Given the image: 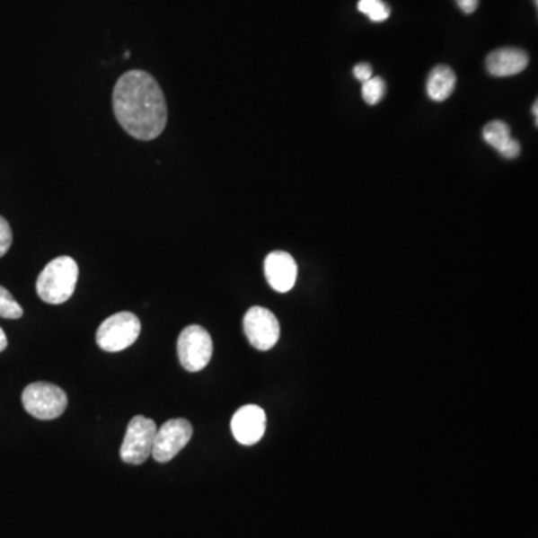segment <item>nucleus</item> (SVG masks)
<instances>
[{"label":"nucleus","mask_w":538,"mask_h":538,"mask_svg":"<svg viewBox=\"0 0 538 538\" xmlns=\"http://www.w3.org/2000/svg\"><path fill=\"white\" fill-rule=\"evenodd\" d=\"M112 108L121 128L141 141L161 137L168 123V107L161 85L150 74L138 69L119 78Z\"/></svg>","instance_id":"f257e3e1"},{"label":"nucleus","mask_w":538,"mask_h":538,"mask_svg":"<svg viewBox=\"0 0 538 538\" xmlns=\"http://www.w3.org/2000/svg\"><path fill=\"white\" fill-rule=\"evenodd\" d=\"M76 281L78 265L75 260L69 256H60L42 269L36 281V292L44 303L58 305L74 295Z\"/></svg>","instance_id":"f03ea898"},{"label":"nucleus","mask_w":538,"mask_h":538,"mask_svg":"<svg viewBox=\"0 0 538 538\" xmlns=\"http://www.w3.org/2000/svg\"><path fill=\"white\" fill-rule=\"evenodd\" d=\"M22 405L27 413L40 420H53L65 413L67 396L53 383H31L22 391Z\"/></svg>","instance_id":"7ed1b4c3"},{"label":"nucleus","mask_w":538,"mask_h":538,"mask_svg":"<svg viewBox=\"0 0 538 538\" xmlns=\"http://www.w3.org/2000/svg\"><path fill=\"white\" fill-rule=\"evenodd\" d=\"M141 322L134 313H117L99 326L96 343L105 352H121L130 348L138 340Z\"/></svg>","instance_id":"20e7f679"},{"label":"nucleus","mask_w":538,"mask_h":538,"mask_svg":"<svg viewBox=\"0 0 538 538\" xmlns=\"http://www.w3.org/2000/svg\"><path fill=\"white\" fill-rule=\"evenodd\" d=\"M157 427L152 419L135 416L121 445L120 458L130 465H141L152 456Z\"/></svg>","instance_id":"39448f33"},{"label":"nucleus","mask_w":538,"mask_h":538,"mask_svg":"<svg viewBox=\"0 0 538 538\" xmlns=\"http://www.w3.org/2000/svg\"><path fill=\"white\" fill-rule=\"evenodd\" d=\"M177 352L182 368L190 373L202 371L213 357L211 335L202 326H187L180 334Z\"/></svg>","instance_id":"423d86ee"},{"label":"nucleus","mask_w":538,"mask_h":538,"mask_svg":"<svg viewBox=\"0 0 538 538\" xmlns=\"http://www.w3.org/2000/svg\"><path fill=\"white\" fill-rule=\"evenodd\" d=\"M193 436L191 423L186 419H171L157 429L154 445H153V458L157 463H170L186 447Z\"/></svg>","instance_id":"0eeeda50"},{"label":"nucleus","mask_w":538,"mask_h":538,"mask_svg":"<svg viewBox=\"0 0 538 538\" xmlns=\"http://www.w3.org/2000/svg\"><path fill=\"white\" fill-rule=\"evenodd\" d=\"M244 332L258 350H271L280 339V323L268 308L251 307L244 316Z\"/></svg>","instance_id":"6e6552de"},{"label":"nucleus","mask_w":538,"mask_h":538,"mask_svg":"<svg viewBox=\"0 0 538 538\" xmlns=\"http://www.w3.org/2000/svg\"><path fill=\"white\" fill-rule=\"evenodd\" d=\"M231 428L238 443L244 445H256L267 429V414L259 405H244L234 414Z\"/></svg>","instance_id":"1a4fd4ad"},{"label":"nucleus","mask_w":538,"mask_h":538,"mask_svg":"<svg viewBox=\"0 0 538 538\" xmlns=\"http://www.w3.org/2000/svg\"><path fill=\"white\" fill-rule=\"evenodd\" d=\"M265 276L272 289L286 294L294 287L298 276L295 259L286 251H272L265 259Z\"/></svg>","instance_id":"9d476101"},{"label":"nucleus","mask_w":538,"mask_h":538,"mask_svg":"<svg viewBox=\"0 0 538 538\" xmlns=\"http://www.w3.org/2000/svg\"><path fill=\"white\" fill-rule=\"evenodd\" d=\"M530 63V57L524 49H495L486 58V69L490 75L512 76L525 71Z\"/></svg>","instance_id":"9b49d317"},{"label":"nucleus","mask_w":538,"mask_h":538,"mask_svg":"<svg viewBox=\"0 0 538 538\" xmlns=\"http://www.w3.org/2000/svg\"><path fill=\"white\" fill-rule=\"evenodd\" d=\"M454 85H456V75L449 66L434 67L428 76V96L436 102H443L452 96Z\"/></svg>","instance_id":"f8f14e48"},{"label":"nucleus","mask_w":538,"mask_h":538,"mask_svg":"<svg viewBox=\"0 0 538 538\" xmlns=\"http://www.w3.org/2000/svg\"><path fill=\"white\" fill-rule=\"evenodd\" d=\"M483 139L488 146L499 153V150L512 139L510 128L507 123L501 120L490 121L489 125H486L483 129Z\"/></svg>","instance_id":"ddd939ff"},{"label":"nucleus","mask_w":538,"mask_h":538,"mask_svg":"<svg viewBox=\"0 0 538 538\" xmlns=\"http://www.w3.org/2000/svg\"><path fill=\"white\" fill-rule=\"evenodd\" d=\"M357 9L374 22H382L391 17V8L383 0H359Z\"/></svg>","instance_id":"4468645a"},{"label":"nucleus","mask_w":538,"mask_h":538,"mask_svg":"<svg viewBox=\"0 0 538 538\" xmlns=\"http://www.w3.org/2000/svg\"><path fill=\"white\" fill-rule=\"evenodd\" d=\"M386 93V83L380 76H373L362 83V98L368 105H377Z\"/></svg>","instance_id":"2eb2a0df"},{"label":"nucleus","mask_w":538,"mask_h":538,"mask_svg":"<svg viewBox=\"0 0 538 538\" xmlns=\"http://www.w3.org/2000/svg\"><path fill=\"white\" fill-rule=\"evenodd\" d=\"M22 316V308L20 304L13 299V295L8 290L0 286V317L4 319H20Z\"/></svg>","instance_id":"dca6fc26"},{"label":"nucleus","mask_w":538,"mask_h":538,"mask_svg":"<svg viewBox=\"0 0 538 538\" xmlns=\"http://www.w3.org/2000/svg\"><path fill=\"white\" fill-rule=\"evenodd\" d=\"M11 244H13V231L9 223L0 216V258L8 253Z\"/></svg>","instance_id":"f3484780"},{"label":"nucleus","mask_w":538,"mask_h":538,"mask_svg":"<svg viewBox=\"0 0 538 538\" xmlns=\"http://www.w3.org/2000/svg\"><path fill=\"white\" fill-rule=\"evenodd\" d=\"M499 154L506 159H515L521 154V144L517 143L516 139L512 138L499 150Z\"/></svg>","instance_id":"a211bd4d"},{"label":"nucleus","mask_w":538,"mask_h":538,"mask_svg":"<svg viewBox=\"0 0 538 538\" xmlns=\"http://www.w3.org/2000/svg\"><path fill=\"white\" fill-rule=\"evenodd\" d=\"M353 74L357 76V80H359L360 83H365L369 78H373V67L369 66L368 63H359L353 69Z\"/></svg>","instance_id":"6ab92c4d"},{"label":"nucleus","mask_w":538,"mask_h":538,"mask_svg":"<svg viewBox=\"0 0 538 538\" xmlns=\"http://www.w3.org/2000/svg\"><path fill=\"white\" fill-rule=\"evenodd\" d=\"M454 2L465 13H476L477 6H479V0H454Z\"/></svg>","instance_id":"aec40b11"},{"label":"nucleus","mask_w":538,"mask_h":538,"mask_svg":"<svg viewBox=\"0 0 538 538\" xmlns=\"http://www.w3.org/2000/svg\"><path fill=\"white\" fill-rule=\"evenodd\" d=\"M8 346V340H6V335H4V330L0 328V352H4V348Z\"/></svg>","instance_id":"412c9836"},{"label":"nucleus","mask_w":538,"mask_h":538,"mask_svg":"<svg viewBox=\"0 0 538 538\" xmlns=\"http://www.w3.org/2000/svg\"><path fill=\"white\" fill-rule=\"evenodd\" d=\"M538 103L534 102V105H533V112H534V121H535V126L538 125Z\"/></svg>","instance_id":"4be33fe9"},{"label":"nucleus","mask_w":538,"mask_h":538,"mask_svg":"<svg viewBox=\"0 0 538 538\" xmlns=\"http://www.w3.org/2000/svg\"><path fill=\"white\" fill-rule=\"evenodd\" d=\"M534 4H538V0H534Z\"/></svg>","instance_id":"5701e85b"}]
</instances>
